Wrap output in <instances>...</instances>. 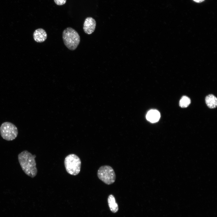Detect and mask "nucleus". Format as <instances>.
I'll use <instances>...</instances> for the list:
<instances>
[{"label": "nucleus", "instance_id": "nucleus-10", "mask_svg": "<svg viewBox=\"0 0 217 217\" xmlns=\"http://www.w3.org/2000/svg\"><path fill=\"white\" fill-rule=\"evenodd\" d=\"M108 202L110 210L113 212H116L118 211V208L113 195L111 194L109 196Z\"/></svg>", "mask_w": 217, "mask_h": 217}, {"label": "nucleus", "instance_id": "nucleus-3", "mask_svg": "<svg viewBox=\"0 0 217 217\" xmlns=\"http://www.w3.org/2000/svg\"><path fill=\"white\" fill-rule=\"evenodd\" d=\"M64 164L66 170L69 174L76 175L80 173L81 161L76 155L71 154L66 156L64 159Z\"/></svg>", "mask_w": 217, "mask_h": 217}, {"label": "nucleus", "instance_id": "nucleus-12", "mask_svg": "<svg viewBox=\"0 0 217 217\" xmlns=\"http://www.w3.org/2000/svg\"><path fill=\"white\" fill-rule=\"evenodd\" d=\"M55 3L57 5H62L64 4L66 0H54Z\"/></svg>", "mask_w": 217, "mask_h": 217}, {"label": "nucleus", "instance_id": "nucleus-4", "mask_svg": "<svg viewBox=\"0 0 217 217\" xmlns=\"http://www.w3.org/2000/svg\"><path fill=\"white\" fill-rule=\"evenodd\" d=\"M97 175L99 179L107 184H112L116 179L115 173L113 168L110 166H101L98 170Z\"/></svg>", "mask_w": 217, "mask_h": 217}, {"label": "nucleus", "instance_id": "nucleus-2", "mask_svg": "<svg viewBox=\"0 0 217 217\" xmlns=\"http://www.w3.org/2000/svg\"><path fill=\"white\" fill-rule=\"evenodd\" d=\"M62 38L64 45L72 51L77 48L80 42V36L78 33L71 27H68L63 30Z\"/></svg>", "mask_w": 217, "mask_h": 217}, {"label": "nucleus", "instance_id": "nucleus-8", "mask_svg": "<svg viewBox=\"0 0 217 217\" xmlns=\"http://www.w3.org/2000/svg\"><path fill=\"white\" fill-rule=\"evenodd\" d=\"M160 117L159 112L156 110H151L149 111L146 115V119L152 123L157 122Z\"/></svg>", "mask_w": 217, "mask_h": 217}, {"label": "nucleus", "instance_id": "nucleus-6", "mask_svg": "<svg viewBox=\"0 0 217 217\" xmlns=\"http://www.w3.org/2000/svg\"><path fill=\"white\" fill-rule=\"evenodd\" d=\"M96 25L95 20L91 17L86 18L83 24V28L84 32L90 34L94 31Z\"/></svg>", "mask_w": 217, "mask_h": 217}, {"label": "nucleus", "instance_id": "nucleus-1", "mask_svg": "<svg viewBox=\"0 0 217 217\" xmlns=\"http://www.w3.org/2000/svg\"><path fill=\"white\" fill-rule=\"evenodd\" d=\"M36 156L33 155L27 150H24L18 156L20 165L23 171L28 176L33 178L37 173L35 158Z\"/></svg>", "mask_w": 217, "mask_h": 217}, {"label": "nucleus", "instance_id": "nucleus-9", "mask_svg": "<svg viewBox=\"0 0 217 217\" xmlns=\"http://www.w3.org/2000/svg\"><path fill=\"white\" fill-rule=\"evenodd\" d=\"M205 102L207 106L210 108H215L217 106V99L213 94H209L205 98Z\"/></svg>", "mask_w": 217, "mask_h": 217}, {"label": "nucleus", "instance_id": "nucleus-5", "mask_svg": "<svg viewBox=\"0 0 217 217\" xmlns=\"http://www.w3.org/2000/svg\"><path fill=\"white\" fill-rule=\"evenodd\" d=\"M0 133L2 137L7 141H11L17 137L18 131L17 127L13 124L5 122L0 127Z\"/></svg>", "mask_w": 217, "mask_h": 217}, {"label": "nucleus", "instance_id": "nucleus-13", "mask_svg": "<svg viewBox=\"0 0 217 217\" xmlns=\"http://www.w3.org/2000/svg\"><path fill=\"white\" fill-rule=\"evenodd\" d=\"M194 1L197 2H200L203 1L204 0H193Z\"/></svg>", "mask_w": 217, "mask_h": 217}, {"label": "nucleus", "instance_id": "nucleus-7", "mask_svg": "<svg viewBox=\"0 0 217 217\" xmlns=\"http://www.w3.org/2000/svg\"><path fill=\"white\" fill-rule=\"evenodd\" d=\"M33 37L36 42H42L46 39L47 34L44 30L42 28H39L35 30L34 32Z\"/></svg>", "mask_w": 217, "mask_h": 217}, {"label": "nucleus", "instance_id": "nucleus-11", "mask_svg": "<svg viewBox=\"0 0 217 217\" xmlns=\"http://www.w3.org/2000/svg\"><path fill=\"white\" fill-rule=\"evenodd\" d=\"M191 103L190 99L186 96H183L180 100L179 105L182 108L187 107Z\"/></svg>", "mask_w": 217, "mask_h": 217}]
</instances>
